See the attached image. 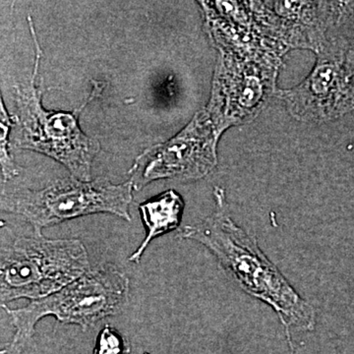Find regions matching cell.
<instances>
[{
  "instance_id": "cell-1",
  "label": "cell",
  "mask_w": 354,
  "mask_h": 354,
  "mask_svg": "<svg viewBox=\"0 0 354 354\" xmlns=\"http://www.w3.org/2000/svg\"><path fill=\"white\" fill-rule=\"evenodd\" d=\"M214 198L213 214L199 225L183 227L179 237L208 248L242 290L274 309L286 330L315 329V309L261 250L252 235L232 221L225 190L216 187Z\"/></svg>"
},
{
  "instance_id": "cell-2",
  "label": "cell",
  "mask_w": 354,
  "mask_h": 354,
  "mask_svg": "<svg viewBox=\"0 0 354 354\" xmlns=\"http://www.w3.org/2000/svg\"><path fill=\"white\" fill-rule=\"evenodd\" d=\"M130 281L115 266L104 263L57 292L31 300L27 306L10 309L1 304L15 328L6 354H21L35 333V326L46 316L84 330L106 317L118 315L129 302Z\"/></svg>"
},
{
  "instance_id": "cell-3",
  "label": "cell",
  "mask_w": 354,
  "mask_h": 354,
  "mask_svg": "<svg viewBox=\"0 0 354 354\" xmlns=\"http://www.w3.org/2000/svg\"><path fill=\"white\" fill-rule=\"evenodd\" d=\"M30 31L35 46L34 69L27 87H15L20 134L17 148L44 153L66 167L72 176L82 181H91L93 160L100 152V143L82 131L78 122V114L46 111L41 102L43 91L38 79L41 51L31 17Z\"/></svg>"
},
{
  "instance_id": "cell-4",
  "label": "cell",
  "mask_w": 354,
  "mask_h": 354,
  "mask_svg": "<svg viewBox=\"0 0 354 354\" xmlns=\"http://www.w3.org/2000/svg\"><path fill=\"white\" fill-rule=\"evenodd\" d=\"M87 249L79 239H50L43 234L20 237L1 248V304L41 299L90 271Z\"/></svg>"
},
{
  "instance_id": "cell-5",
  "label": "cell",
  "mask_w": 354,
  "mask_h": 354,
  "mask_svg": "<svg viewBox=\"0 0 354 354\" xmlns=\"http://www.w3.org/2000/svg\"><path fill=\"white\" fill-rule=\"evenodd\" d=\"M133 183L113 184L106 178L82 181L72 176L57 179L43 189L2 192L1 209L22 216L41 235L43 228L93 214L109 213L131 221Z\"/></svg>"
},
{
  "instance_id": "cell-6",
  "label": "cell",
  "mask_w": 354,
  "mask_h": 354,
  "mask_svg": "<svg viewBox=\"0 0 354 354\" xmlns=\"http://www.w3.org/2000/svg\"><path fill=\"white\" fill-rule=\"evenodd\" d=\"M220 50L211 101L206 109L223 133L253 120L274 90L281 55Z\"/></svg>"
},
{
  "instance_id": "cell-7",
  "label": "cell",
  "mask_w": 354,
  "mask_h": 354,
  "mask_svg": "<svg viewBox=\"0 0 354 354\" xmlns=\"http://www.w3.org/2000/svg\"><path fill=\"white\" fill-rule=\"evenodd\" d=\"M317 53L304 82L278 93L290 115L304 122H327L354 111V46L330 38Z\"/></svg>"
},
{
  "instance_id": "cell-8",
  "label": "cell",
  "mask_w": 354,
  "mask_h": 354,
  "mask_svg": "<svg viewBox=\"0 0 354 354\" xmlns=\"http://www.w3.org/2000/svg\"><path fill=\"white\" fill-rule=\"evenodd\" d=\"M221 133L207 111L195 116L171 141L153 147L137 158L129 171L136 191L158 179L194 180L208 176L216 165Z\"/></svg>"
},
{
  "instance_id": "cell-9",
  "label": "cell",
  "mask_w": 354,
  "mask_h": 354,
  "mask_svg": "<svg viewBox=\"0 0 354 354\" xmlns=\"http://www.w3.org/2000/svg\"><path fill=\"white\" fill-rule=\"evenodd\" d=\"M147 235L141 245L129 257L130 262L139 264L147 247L156 237L176 230L180 225L184 209L183 198L174 190H167L155 199L139 206Z\"/></svg>"
},
{
  "instance_id": "cell-10",
  "label": "cell",
  "mask_w": 354,
  "mask_h": 354,
  "mask_svg": "<svg viewBox=\"0 0 354 354\" xmlns=\"http://www.w3.org/2000/svg\"><path fill=\"white\" fill-rule=\"evenodd\" d=\"M0 160H1L2 183H6L9 179L19 174V169L14 164L13 158L9 153V132L13 125L10 116L7 113L3 100L0 102Z\"/></svg>"
},
{
  "instance_id": "cell-11",
  "label": "cell",
  "mask_w": 354,
  "mask_h": 354,
  "mask_svg": "<svg viewBox=\"0 0 354 354\" xmlns=\"http://www.w3.org/2000/svg\"><path fill=\"white\" fill-rule=\"evenodd\" d=\"M122 351V337L109 326H106L97 339L95 354H120Z\"/></svg>"
}]
</instances>
